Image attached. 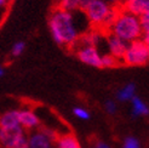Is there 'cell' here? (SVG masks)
Here are the masks:
<instances>
[{
	"label": "cell",
	"instance_id": "obj_1",
	"mask_svg": "<svg viewBox=\"0 0 149 148\" xmlns=\"http://www.w3.org/2000/svg\"><path fill=\"white\" fill-rule=\"evenodd\" d=\"M77 11L55 9L49 18V28L52 39L59 46L73 47L79 36L84 34L78 24Z\"/></svg>",
	"mask_w": 149,
	"mask_h": 148
},
{
	"label": "cell",
	"instance_id": "obj_2",
	"mask_svg": "<svg viewBox=\"0 0 149 148\" xmlns=\"http://www.w3.org/2000/svg\"><path fill=\"white\" fill-rule=\"evenodd\" d=\"M109 31L110 34L120 38L127 44L142 38V28L139 24L138 16H135V15L123 10L119 11Z\"/></svg>",
	"mask_w": 149,
	"mask_h": 148
},
{
	"label": "cell",
	"instance_id": "obj_3",
	"mask_svg": "<svg viewBox=\"0 0 149 148\" xmlns=\"http://www.w3.org/2000/svg\"><path fill=\"white\" fill-rule=\"evenodd\" d=\"M149 60V45L142 39L131 41L127 44L121 62L130 67H141L146 66Z\"/></svg>",
	"mask_w": 149,
	"mask_h": 148
},
{
	"label": "cell",
	"instance_id": "obj_4",
	"mask_svg": "<svg viewBox=\"0 0 149 148\" xmlns=\"http://www.w3.org/2000/svg\"><path fill=\"white\" fill-rule=\"evenodd\" d=\"M114 7V5H110L106 0H93L83 10V12L88 23L93 27L103 29L104 23Z\"/></svg>",
	"mask_w": 149,
	"mask_h": 148
},
{
	"label": "cell",
	"instance_id": "obj_5",
	"mask_svg": "<svg viewBox=\"0 0 149 148\" xmlns=\"http://www.w3.org/2000/svg\"><path fill=\"white\" fill-rule=\"evenodd\" d=\"M58 137L57 131L49 126H42L27 132L28 148H55V142Z\"/></svg>",
	"mask_w": 149,
	"mask_h": 148
},
{
	"label": "cell",
	"instance_id": "obj_6",
	"mask_svg": "<svg viewBox=\"0 0 149 148\" xmlns=\"http://www.w3.org/2000/svg\"><path fill=\"white\" fill-rule=\"evenodd\" d=\"M27 140V131L17 126L13 129H1L0 128V147L1 148H15Z\"/></svg>",
	"mask_w": 149,
	"mask_h": 148
},
{
	"label": "cell",
	"instance_id": "obj_7",
	"mask_svg": "<svg viewBox=\"0 0 149 148\" xmlns=\"http://www.w3.org/2000/svg\"><path fill=\"white\" fill-rule=\"evenodd\" d=\"M77 57L80 62L87 64L90 67L102 68L101 66V52L96 46L91 45H74Z\"/></svg>",
	"mask_w": 149,
	"mask_h": 148
},
{
	"label": "cell",
	"instance_id": "obj_8",
	"mask_svg": "<svg viewBox=\"0 0 149 148\" xmlns=\"http://www.w3.org/2000/svg\"><path fill=\"white\" fill-rule=\"evenodd\" d=\"M18 119H19V125L27 132L36 130L41 125L40 117L31 108L18 109Z\"/></svg>",
	"mask_w": 149,
	"mask_h": 148
},
{
	"label": "cell",
	"instance_id": "obj_9",
	"mask_svg": "<svg viewBox=\"0 0 149 148\" xmlns=\"http://www.w3.org/2000/svg\"><path fill=\"white\" fill-rule=\"evenodd\" d=\"M106 43H107V47H108V54L121 62V58L125 54V50L127 47V43L121 40L120 38H118V36H115L113 34L107 35Z\"/></svg>",
	"mask_w": 149,
	"mask_h": 148
},
{
	"label": "cell",
	"instance_id": "obj_10",
	"mask_svg": "<svg viewBox=\"0 0 149 148\" xmlns=\"http://www.w3.org/2000/svg\"><path fill=\"white\" fill-rule=\"evenodd\" d=\"M123 11L132 13L135 16H141L149 12V0H124L121 3Z\"/></svg>",
	"mask_w": 149,
	"mask_h": 148
},
{
	"label": "cell",
	"instance_id": "obj_11",
	"mask_svg": "<svg viewBox=\"0 0 149 148\" xmlns=\"http://www.w3.org/2000/svg\"><path fill=\"white\" fill-rule=\"evenodd\" d=\"M21 126L18 119V109H11L0 115V128L1 129H13Z\"/></svg>",
	"mask_w": 149,
	"mask_h": 148
},
{
	"label": "cell",
	"instance_id": "obj_12",
	"mask_svg": "<svg viewBox=\"0 0 149 148\" xmlns=\"http://www.w3.org/2000/svg\"><path fill=\"white\" fill-rule=\"evenodd\" d=\"M131 115L132 118H138V117H146L149 114V108L144 103V101L135 95L131 98Z\"/></svg>",
	"mask_w": 149,
	"mask_h": 148
},
{
	"label": "cell",
	"instance_id": "obj_13",
	"mask_svg": "<svg viewBox=\"0 0 149 148\" xmlns=\"http://www.w3.org/2000/svg\"><path fill=\"white\" fill-rule=\"evenodd\" d=\"M55 148H81V146L79 143V140L68 132V134L58 135L55 142Z\"/></svg>",
	"mask_w": 149,
	"mask_h": 148
},
{
	"label": "cell",
	"instance_id": "obj_14",
	"mask_svg": "<svg viewBox=\"0 0 149 148\" xmlns=\"http://www.w3.org/2000/svg\"><path fill=\"white\" fill-rule=\"evenodd\" d=\"M136 95V84L135 83H127L124 85L120 90L116 92V100L120 102H127Z\"/></svg>",
	"mask_w": 149,
	"mask_h": 148
},
{
	"label": "cell",
	"instance_id": "obj_15",
	"mask_svg": "<svg viewBox=\"0 0 149 148\" xmlns=\"http://www.w3.org/2000/svg\"><path fill=\"white\" fill-rule=\"evenodd\" d=\"M57 7L67 11H77L80 10V0H56Z\"/></svg>",
	"mask_w": 149,
	"mask_h": 148
},
{
	"label": "cell",
	"instance_id": "obj_16",
	"mask_svg": "<svg viewBox=\"0 0 149 148\" xmlns=\"http://www.w3.org/2000/svg\"><path fill=\"white\" fill-rule=\"evenodd\" d=\"M119 60H116L115 57H113L109 54L101 55V66L102 68H114L116 66H119Z\"/></svg>",
	"mask_w": 149,
	"mask_h": 148
},
{
	"label": "cell",
	"instance_id": "obj_17",
	"mask_svg": "<svg viewBox=\"0 0 149 148\" xmlns=\"http://www.w3.org/2000/svg\"><path fill=\"white\" fill-rule=\"evenodd\" d=\"M73 114L80 120H88L91 118L90 112L84 107H74L73 108Z\"/></svg>",
	"mask_w": 149,
	"mask_h": 148
},
{
	"label": "cell",
	"instance_id": "obj_18",
	"mask_svg": "<svg viewBox=\"0 0 149 148\" xmlns=\"http://www.w3.org/2000/svg\"><path fill=\"white\" fill-rule=\"evenodd\" d=\"M123 148H142L139 140L135 136H127L124 142H123Z\"/></svg>",
	"mask_w": 149,
	"mask_h": 148
},
{
	"label": "cell",
	"instance_id": "obj_19",
	"mask_svg": "<svg viewBox=\"0 0 149 148\" xmlns=\"http://www.w3.org/2000/svg\"><path fill=\"white\" fill-rule=\"evenodd\" d=\"M26 50V43L24 41H17L13 44L11 49V56L12 57H19Z\"/></svg>",
	"mask_w": 149,
	"mask_h": 148
},
{
	"label": "cell",
	"instance_id": "obj_20",
	"mask_svg": "<svg viewBox=\"0 0 149 148\" xmlns=\"http://www.w3.org/2000/svg\"><path fill=\"white\" fill-rule=\"evenodd\" d=\"M104 110H106V112L109 115H114L118 112V105H116V102L113 101V100L106 101V103H104Z\"/></svg>",
	"mask_w": 149,
	"mask_h": 148
},
{
	"label": "cell",
	"instance_id": "obj_21",
	"mask_svg": "<svg viewBox=\"0 0 149 148\" xmlns=\"http://www.w3.org/2000/svg\"><path fill=\"white\" fill-rule=\"evenodd\" d=\"M92 148H110V146L103 141H96Z\"/></svg>",
	"mask_w": 149,
	"mask_h": 148
},
{
	"label": "cell",
	"instance_id": "obj_22",
	"mask_svg": "<svg viewBox=\"0 0 149 148\" xmlns=\"http://www.w3.org/2000/svg\"><path fill=\"white\" fill-rule=\"evenodd\" d=\"M91 1H93V0H80V10H84Z\"/></svg>",
	"mask_w": 149,
	"mask_h": 148
},
{
	"label": "cell",
	"instance_id": "obj_23",
	"mask_svg": "<svg viewBox=\"0 0 149 148\" xmlns=\"http://www.w3.org/2000/svg\"><path fill=\"white\" fill-rule=\"evenodd\" d=\"M107 3H109L110 5H114V6H118V5H121V3L124 0H106Z\"/></svg>",
	"mask_w": 149,
	"mask_h": 148
},
{
	"label": "cell",
	"instance_id": "obj_24",
	"mask_svg": "<svg viewBox=\"0 0 149 148\" xmlns=\"http://www.w3.org/2000/svg\"><path fill=\"white\" fill-rule=\"evenodd\" d=\"M7 4H9V0H0V9L5 7Z\"/></svg>",
	"mask_w": 149,
	"mask_h": 148
},
{
	"label": "cell",
	"instance_id": "obj_25",
	"mask_svg": "<svg viewBox=\"0 0 149 148\" xmlns=\"http://www.w3.org/2000/svg\"><path fill=\"white\" fill-rule=\"evenodd\" d=\"M15 148H28V147H27V140H26V141H23L22 143H19L18 146H16Z\"/></svg>",
	"mask_w": 149,
	"mask_h": 148
},
{
	"label": "cell",
	"instance_id": "obj_26",
	"mask_svg": "<svg viewBox=\"0 0 149 148\" xmlns=\"http://www.w3.org/2000/svg\"><path fill=\"white\" fill-rule=\"evenodd\" d=\"M4 73H5V71H4V67H3V66H0V78H1V77L4 75Z\"/></svg>",
	"mask_w": 149,
	"mask_h": 148
}]
</instances>
